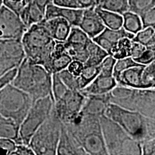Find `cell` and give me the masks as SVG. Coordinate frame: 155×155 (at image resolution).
Returning a JSON list of instances; mask_svg holds the SVG:
<instances>
[{
  "instance_id": "obj_1",
  "label": "cell",
  "mask_w": 155,
  "mask_h": 155,
  "mask_svg": "<svg viewBox=\"0 0 155 155\" xmlns=\"http://www.w3.org/2000/svg\"><path fill=\"white\" fill-rule=\"evenodd\" d=\"M12 84L30 95L32 101L51 96L52 73L38 64H34L25 57L17 67Z\"/></svg>"
},
{
  "instance_id": "obj_2",
  "label": "cell",
  "mask_w": 155,
  "mask_h": 155,
  "mask_svg": "<svg viewBox=\"0 0 155 155\" xmlns=\"http://www.w3.org/2000/svg\"><path fill=\"white\" fill-rule=\"evenodd\" d=\"M20 41L25 58L31 63L42 65L50 72L55 40L50 36L43 20L29 27Z\"/></svg>"
},
{
  "instance_id": "obj_3",
  "label": "cell",
  "mask_w": 155,
  "mask_h": 155,
  "mask_svg": "<svg viewBox=\"0 0 155 155\" xmlns=\"http://www.w3.org/2000/svg\"><path fill=\"white\" fill-rule=\"evenodd\" d=\"M65 126L87 155H108L98 116L79 113L74 121Z\"/></svg>"
},
{
  "instance_id": "obj_4",
  "label": "cell",
  "mask_w": 155,
  "mask_h": 155,
  "mask_svg": "<svg viewBox=\"0 0 155 155\" xmlns=\"http://www.w3.org/2000/svg\"><path fill=\"white\" fill-rule=\"evenodd\" d=\"M104 115L117 123L128 134L139 142L155 138V119L147 117L139 112L109 103Z\"/></svg>"
},
{
  "instance_id": "obj_5",
  "label": "cell",
  "mask_w": 155,
  "mask_h": 155,
  "mask_svg": "<svg viewBox=\"0 0 155 155\" xmlns=\"http://www.w3.org/2000/svg\"><path fill=\"white\" fill-rule=\"evenodd\" d=\"M109 102L155 119V89L134 88L116 85L108 93Z\"/></svg>"
},
{
  "instance_id": "obj_6",
  "label": "cell",
  "mask_w": 155,
  "mask_h": 155,
  "mask_svg": "<svg viewBox=\"0 0 155 155\" xmlns=\"http://www.w3.org/2000/svg\"><path fill=\"white\" fill-rule=\"evenodd\" d=\"M99 119L108 154H141L140 142L130 137L117 123L104 114Z\"/></svg>"
},
{
  "instance_id": "obj_7",
  "label": "cell",
  "mask_w": 155,
  "mask_h": 155,
  "mask_svg": "<svg viewBox=\"0 0 155 155\" xmlns=\"http://www.w3.org/2000/svg\"><path fill=\"white\" fill-rule=\"evenodd\" d=\"M62 124L53 108L49 117L37 129L28 144L35 154H56Z\"/></svg>"
},
{
  "instance_id": "obj_8",
  "label": "cell",
  "mask_w": 155,
  "mask_h": 155,
  "mask_svg": "<svg viewBox=\"0 0 155 155\" xmlns=\"http://www.w3.org/2000/svg\"><path fill=\"white\" fill-rule=\"evenodd\" d=\"M32 103L30 95L9 83L0 91V116L20 124Z\"/></svg>"
},
{
  "instance_id": "obj_9",
  "label": "cell",
  "mask_w": 155,
  "mask_h": 155,
  "mask_svg": "<svg viewBox=\"0 0 155 155\" xmlns=\"http://www.w3.org/2000/svg\"><path fill=\"white\" fill-rule=\"evenodd\" d=\"M53 97L48 96L32 103L19 126V134L22 144L28 145L37 129L49 117L54 106Z\"/></svg>"
},
{
  "instance_id": "obj_10",
  "label": "cell",
  "mask_w": 155,
  "mask_h": 155,
  "mask_svg": "<svg viewBox=\"0 0 155 155\" xmlns=\"http://www.w3.org/2000/svg\"><path fill=\"white\" fill-rule=\"evenodd\" d=\"M86 101V96L78 90H68L59 100L54 102V111L63 124H69L76 119Z\"/></svg>"
},
{
  "instance_id": "obj_11",
  "label": "cell",
  "mask_w": 155,
  "mask_h": 155,
  "mask_svg": "<svg viewBox=\"0 0 155 155\" xmlns=\"http://www.w3.org/2000/svg\"><path fill=\"white\" fill-rule=\"evenodd\" d=\"M25 57L20 40H0V77L18 67Z\"/></svg>"
},
{
  "instance_id": "obj_12",
  "label": "cell",
  "mask_w": 155,
  "mask_h": 155,
  "mask_svg": "<svg viewBox=\"0 0 155 155\" xmlns=\"http://www.w3.org/2000/svg\"><path fill=\"white\" fill-rule=\"evenodd\" d=\"M27 29L19 15L2 5L0 7V40H21Z\"/></svg>"
},
{
  "instance_id": "obj_13",
  "label": "cell",
  "mask_w": 155,
  "mask_h": 155,
  "mask_svg": "<svg viewBox=\"0 0 155 155\" xmlns=\"http://www.w3.org/2000/svg\"><path fill=\"white\" fill-rule=\"evenodd\" d=\"M134 34L127 32L123 28L118 30H112L105 28L101 33L93 38V41L107 52L108 55H111L116 44L120 39L128 38L132 39Z\"/></svg>"
},
{
  "instance_id": "obj_14",
  "label": "cell",
  "mask_w": 155,
  "mask_h": 155,
  "mask_svg": "<svg viewBox=\"0 0 155 155\" xmlns=\"http://www.w3.org/2000/svg\"><path fill=\"white\" fill-rule=\"evenodd\" d=\"M95 7L83 9L82 17L78 25L91 39L98 35L106 28Z\"/></svg>"
},
{
  "instance_id": "obj_15",
  "label": "cell",
  "mask_w": 155,
  "mask_h": 155,
  "mask_svg": "<svg viewBox=\"0 0 155 155\" xmlns=\"http://www.w3.org/2000/svg\"><path fill=\"white\" fill-rule=\"evenodd\" d=\"M83 13V9L64 7L51 3L46 7L45 10V19L61 17L66 19L71 26L78 27Z\"/></svg>"
},
{
  "instance_id": "obj_16",
  "label": "cell",
  "mask_w": 155,
  "mask_h": 155,
  "mask_svg": "<svg viewBox=\"0 0 155 155\" xmlns=\"http://www.w3.org/2000/svg\"><path fill=\"white\" fill-rule=\"evenodd\" d=\"M56 154L87 155L82 147L68 131L64 124H62L61 135L58 141Z\"/></svg>"
},
{
  "instance_id": "obj_17",
  "label": "cell",
  "mask_w": 155,
  "mask_h": 155,
  "mask_svg": "<svg viewBox=\"0 0 155 155\" xmlns=\"http://www.w3.org/2000/svg\"><path fill=\"white\" fill-rule=\"evenodd\" d=\"M117 85L113 75H102L98 74L88 86L80 90L85 96L89 95H104L109 93Z\"/></svg>"
},
{
  "instance_id": "obj_18",
  "label": "cell",
  "mask_w": 155,
  "mask_h": 155,
  "mask_svg": "<svg viewBox=\"0 0 155 155\" xmlns=\"http://www.w3.org/2000/svg\"><path fill=\"white\" fill-rule=\"evenodd\" d=\"M108 93L104 95H89L86 96V101L80 113L83 115L100 117L104 115L109 104Z\"/></svg>"
},
{
  "instance_id": "obj_19",
  "label": "cell",
  "mask_w": 155,
  "mask_h": 155,
  "mask_svg": "<svg viewBox=\"0 0 155 155\" xmlns=\"http://www.w3.org/2000/svg\"><path fill=\"white\" fill-rule=\"evenodd\" d=\"M45 28L50 35V36L55 41L64 42L66 40L71 29V25L66 19L61 17L43 19Z\"/></svg>"
},
{
  "instance_id": "obj_20",
  "label": "cell",
  "mask_w": 155,
  "mask_h": 155,
  "mask_svg": "<svg viewBox=\"0 0 155 155\" xmlns=\"http://www.w3.org/2000/svg\"><path fill=\"white\" fill-rule=\"evenodd\" d=\"M72 59L67 53L63 42L55 41V45L52 54L50 72L53 74L67 68Z\"/></svg>"
},
{
  "instance_id": "obj_21",
  "label": "cell",
  "mask_w": 155,
  "mask_h": 155,
  "mask_svg": "<svg viewBox=\"0 0 155 155\" xmlns=\"http://www.w3.org/2000/svg\"><path fill=\"white\" fill-rule=\"evenodd\" d=\"M145 65L129 68L116 78L118 85L134 88H142L141 73Z\"/></svg>"
},
{
  "instance_id": "obj_22",
  "label": "cell",
  "mask_w": 155,
  "mask_h": 155,
  "mask_svg": "<svg viewBox=\"0 0 155 155\" xmlns=\"http://www.w3.org/2000/svg\"><path fill=\"white\" fill-rule=\"evenodd\" d=\"M19 17L24 23L27 28L35 23L41 22L45 19V14L40 10L35 2H32L27 5L21 12Z\"/></svg>"
},
{
  "instance_id": "obj_23",
  "label": "cell",
  "mask_w": 155,
  "mask_h": 155,
  "mask_svg": "<svg viewBox=\"0 0 155 155\" xmlns=\"http://www.w3.org/2000/svg\"><path fill=\"white\" fill-rule=\"evenodd\" d=\"M19 126L14 120L0 116V138L10 139L17 144H22L19 134Z\"/></svg>"
},
{
  "instance_id": "obj_24",
  "label": "cell",
  "mask_w": 155,
  "mask_h": 155,
  "mask_svg": "<svg viewBox=\"0 0 155 155\" xmlns=\"http://www.w3.org/2000/svg\"><path fill=\"white\" fill-rule=\"evenodd\" d=\"M95 9L100 16L101 19H102L106 28L112 29V30H118L122 28V25H123L122 15L103 9L98 7H95Z\"/></svg>"
},
{
  "instance_id": "obj_25",
  "label": "cell",
  "mask_w": 155,
  "mask_h": 155,
  "mask_svg": "<svg viewBox=\"0 0 155 155\" xmlns=\"http://www.w3.org/2000/svg\"><path fill=\"white\" fill-rule=\"evenodd\" d=\"M87 50H88V57L84 63V65H88V66L99 65L103 60L108 55L107 52L93 41V40H91L87 45Z\"/></svg>"
},
{
  "instance_id": "obj_26",
  "label": "cell",
  "mask_w": 155,
  "mask_h": 155,
  "mask_svg": "<svg viewBox=\"0 0 155 155\" xmlns=\"http://www.w3.org/2000/svg\"><path fill=\"white\" fill-rule=\"evenodd\" d=\"M131 40L143 45L148 49L155 50V30L154 28L149 27L141 29L134 35Z\"/></svg>"
},
{
  "instance_id": "obj_27",
  "label": "cell",
  "mask_w": 155,
  "mask_h": 155,
  "mask_svg": "<svg viewBox=\"0 0 155 155\" xmlns=\"http://www.w3.org/2000/svg\"><path fill=\"white\" fill-rule=\"evenodd\" d=\"M63 44L67 53L70 55L71 59L75 60V61H79L84 64L88 57L87 46L70 43L66 41H64Z\"/></svg>"
},
{
  "instance_id": "obj_28",
  "label": "cell",
  "mask_w": 155,
  "mask_h": 155,
  "mask_svg": "<svg viewBox=\"0 0 155 155\" xmlns=\"http://www.w3.org/2000/svg\"><path fill=\"white\" fill-rule=\"evenodd\" d=\"M97 7L123 15L129 11V0H99Z\"/></svg>"
},
{
  "instance_id": "obj_29",
  "label": "cell",
  "mask_w": 155,
  "mask_h": 155,
  "mask_svg": "<svg viewBox=\"0 0 155 155\" xmlns=\"http://www.w3.org/2000/svg\"><path fill=\"white\" fill-rule=\"evenodd\" d=\"M123 17V25L122 28L131 33L136 34L142 29L141 19L138 15L127 11L122 15Z\"/></svg>"
},
{
  "instance_id": "obj_30",
  "label": "cell",
  "mask_w": 155,
  "mask_h": 155,
  "mask_svg": "<svg viewBox=\"0 0 155 155\" xmlns=\"http://www.w3.org/2000/svg\"><path fill=\"white\" fill-rule=\"evenodd\" d=\"M100 67L97 66H88L84 65L83 69L81 71L80 75L78 77V82L80 90L85 88L90 83L97 75L99 74ZM79 90V91H80Z\"/></svg>"
},
{
  "instance_id": "obj_31",
  "label": "cell",
  "mask_w": 155,
  "mask_h": 155,
  "mask_svg": "<svg viewBox=\"0 0 155 155\" xmlns=\"http://www.w3.org/2000/svg\"><path fill=\"white\" fill-rule=\"evenodd\" d=\"M91 40L92 39L89 38L88 35L85 32H83L79 27L72 26L65 41L70 42V43L78 44L87 46Z\"/></svg>"
},
{
  "instance_id": "obj_32",
  "label": "cell",
  "mask_w": 155,
  "mask_h": 155,
  "mask_svg": "<svg viewBox=\"0 0 155 155\" xmlns=\"http://www.w3.org/2000/svg\"><path fill=\"white\" fill-rule=\"evenodd\" d=\"M142 88H154L155 87V61L145 65L141 73Z\"/></svg>"
},
{
  "instance_id": "obj_33",
  "label": "cell",
  "mask_w": 155,
  "mask_h": 155,
  "mask_svg": "<svg viewBox=\"0 0 155 155\" xmlns=\"http://www.w3.org/2000/svg\"><path fill=\"white\" fill-rule=\"evenodd\" d=\"M131 42L132 40L130 38H123L120 39L114 48L111 56H113L116 60L130 57Z\"/></svg>"
},
{
  "instance_id": "obj_34",
  "label": "cell",
  "mask_w": 155,
  "mask_h": 155,
  "mask_svg": "<svg viewBox=\"0 0 155 155\" xmlns=\"http://www.w3.org/2000/svg\"><path fill=\"white\" fill-rule=\"evenodd\" d=\"M154 7H155V0H129V11L139 16Z\"/></svg>"
},
{
  "instance_id": "obj_35",
  "label": "cell",
  "mask_w": 155,
  "mask_h": 155,
  "mask_svg": "<svg viewBox=\"0 0 155 155\" xmlns=\"http://www.w3.org/2000/svg\"><path fill=\"white\" fill-rule=\"evenodd\" d=\"M68 88L61 80L58 73L52 74V94L54 101L59 100L66 93Z\"/></svg>"
},
{
  "instance_id": "obj_36",
  "label": "cell",
  "mask_w": 155,
  "mask_h": 155,
  "mask_svg": "<svg viewBox=\"0 0 155 155\" xmlns=\"http://www.w3.org/2000/svg\"><path fill=\"white\" fill-rule=\"evenodd\" d=\"M139 65H141V64L137 63V62L134 61L133 58L131 57H127L116 60L115 65H114V67L113 76L114 77V78H116L120 73H121L123 71H124L125 70L131 67L139 66Z\"/></svg>"
},
{
  "instance_id": "obj_37",
  "label": "cell",
  "mask_w": 155,
  "mask_h": 155,
  "mask_svg": "<svg viewBox=\"0 0 155 155\" xmlns=\"http://www.w3.org/2000/svg\"><path fill=\"white\" fill-rule=\"evenodd\" d=\"M61 80L70 90H80L78 78L73 75L65 68L57 73Z\"/></svg>"
},
{
  "instance_id": "obj_38",
  "label": "cell",
  "mask_w": 155,
  "mask_h": 155,
  "mask_svg": "<svg viewBox=\"0 0 155 155\" xmlns=\"http://www.w3.org/2000/svg\"><path fill=\"white\" fill-rule=\"evenodd\" d=\"M116 60L113 56L108 55L100 63V72L99 74L102 75H113L114 67L115 65Z\"/></svg>"
},
{
  "instance_id": "obj_39",
  "label": "cell",
  "mask_w": 155,
  "mask_h": 155,
  "mask_svg": "<svg viewBox=\"0 0 155 155\" xmlns=\"http://www.w3.org/2000/svg\"><path fill=\"white\" fill-rule=\"evenodd\" d=\"M141 19L142 29L149 28H155V7L145 11L139 15Z\"/></svg>"
},
{
  "instance_id": "obj_40",
  "label": "cell",
  "mask_w": 155,
  "mask_h": 155,
  "mask_svg": "<svg viewBox=\"0 0 155 155\" xmlns=\"http://www.w3.org/2000/svg\"><path fill=\"white\" fill-rule=\"evenodd\" d=\"M16 145L15 141L10 139L0 138V155H10Z\"/></svg>"
},
{
  "instance_id": "obj_41",
  "label": "cell",
  "mask_w": 155,
  "mask_h": 155,
  "mask_svg": "<svg viewBox=\"0 0 155 155\" xmlns=\"http://www.w3.org/2000/svg\"><path fill=\"white\" fill-rule=\"evenodd\" d=\"M155 60V50L152 49L146 50L141 54V55L137 58L134 59V61L137 62V63L141 64V65H147L152 62L154 61Z\"/></svg>"
},
{
  "instance_id": "obj_42",
  "label": "cell",
  "mask_w": 155,
  "mask_h": 155,
  "mask_svg": "<svg viewBox=\"0 0 155 155\" xmlns=\"http://www.w3.org/2000/svg\"><path fill=\"white\" fill-rule=\"evenodd\" d=\"M141 154L149 155L155 154V138L146 139L140 142Z\"/></svg>"
},
{
  "instance_id": "obj_43",
  "label": "cell",
  "mask_w": 155,
  "mask_h": 155,
  "mask_svg": "<svg viewBox=\"0 0 155 155\" xmlns=\"http://www.w3.org/2000/svg\"><path fill=\"white\" fill-rule=\"evenodd\" d=\"M84 67V64L82 62L79 61H75V60H72V61L69 63L68 65L67 70L70 73H72L75 76L78 77L80 75L81 71L83 69Z\"/></svg>"
},
{
  "instance_id": "obj_44",
  "label": "cell",
  "mask_w": 155,
  "mask_h": 155,
  "mask_svg": "<svg viewBox=\"0 0 155 155\" xmlns=\"http://www.w3.org/2000/svg\"><path fill=\"white\" fill-rule=\"evenodd\" d=\"M10 155H35V152L29 145L18 144Z\"/></svg>"
},
{
  "instance_id": "obj_45",
  "label": "cell",
  "mask_w": 155,
  "mask_h": 155,
  "mask_svg": "<svg viewBox=\"0 0 155 155\" xmlns=\"http://www.w3.org/2000/svg\"><path fill=\"white\" fill-rule=\"evenodd\" d=\"M17 71V68L11 70V71H8V72L6 73L5 74H4L0 77V91L5 86H7V84L12 83V81H13L15 75H16Z\"/></svg>"
},
{
  "instance_id": "obj_46",
  "label": "cell",
  "mask_w": 155,
  "mask_h": 155,
  "mask_svg": "<svg viewBox=\"0 0 155 155\" xmlns=\"http://www.w3.org/2000/svg\"><path fill=\"white\" fill-rule=\"evenodd\" d=\"M147 49V48L144 45H141L139 42L133 41L131 42V50H130V57L133 59L137 58L141 55V54Z\"/></svg>"
},
{
  "instance_id": "obj_47",
  "label": "cell",
  "mask_w": 155,
  "mask_h": 155,
  "mask_svg": "<svg viewBox=\"0 0 155 155\" xmlns=\"http://www.w3.org/2000/svg\"><path fill=\"white\" fill-rule=\"evenodd\" d=\"M53 3L61 7L81 9L79 0H53Z\"/></svg>"
},
{
  "instance_id": "obj_48",
  "label": "cell",
  "mask_w": 155,
  "mask_h": 155,
  "mask_svg": "<svg viewBox=\"0 0 155 155\" xmlns=\"http://www.w3.org/2000/svg\"><path fill=\"white\" fill-rule=\"evenodd\" d=\"M98 2H99V0H79L81 9L97 7Z\"/></svg>"
},
{
  "instance_id": "obj_49",
  "label": "cell",
  "mask_w": 155,
  "mask_h": 155,
  "mask_svg": "<svg viewBox=\"0 0 155 155\" xmlns=\"http://www.w3.org/2000/svg\"><path fill=\"white\" fill-rule=\"evenodd\" d=\"M34 2L44 14L46 7L50 4L53 3V0H34Z\"/></svg>"
},
{
  "instance_id": "obj_50",
  "label": "cell",
  "mask_w": 155,
  "mask_h": 155,
  "mask_svg": "<svg viewBox=\"0 0 155 155\" xmlns=\"http://www.w3.org/2000/svg\"><path fill=\"white\" fill-rule=\"evenodd\" d=\"M12 2H22L23 0H10Z\"/></svg>"
},
{
  "instance_id": "obj_51",
  "label": "cell",
  "mask_w": 155,
  "mask_h": 155,
  "mask_svg": "<svg viewBox=\"0 0 155 155\" xmlns=\"http://www.w3.org/2000/svg\"><path fill=\"white\" fill-rule=\"evenodd\" d=\"M3 5V0H0V7Z\"/></svg>"
}]
</instances>
